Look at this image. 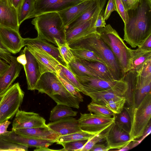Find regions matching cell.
Segmentation results:
<instances>
[{
	"label": "cell",
	"mask_w": 151,
	"mask_h": 151,
	"mask_svg": "<svg viewBox=\"0 0 151 151\" xmlns=\"http://www.w3.org/2000/svg\"><path fill=\"white\" fill-rule=\"evenodd\" d=\"M70 50L77 59L90 61H98L104 63L103 61L94 52L82 48H71Z\"/></svg>",
	"instance_id": "cell-34"
},
{
	"label": "cell",
	"mask_w": 151,
	"mask_h": 151,
	"mask_svg": "<svg viewBox=\"0 0 151 151\" xmlns=\"http://www.w3.org/2000/svg\"><path fill=\"white\" fill-rule=\"evenodd\" d=\"M97 77L108 81L114 80L105 64L98 61H90L76 58Z\"/></svg>",
	"instance_id": "cell-26"
},
{
	"label": "cell",
	"mask_w": 151,
	"mask_h": 151,
	"mask_svg": "<svg viewBox=\"0 0 151 151\" xmlns=\"http://www.w3.org/2000/svg\"><path fill=\"white\" fill-rule=\"evenodd\" d=\"M110 149L107 145L103 144H96L92 147L90 151H107Z\"/></svg>",
	"instance_id": "cell-49"
},
{
	"label": "cell",
	"mask_w": 151,
	"mask_h": 151,
	"mask_svg": "<svg viewBox=\"0 0 151 151\" xmlns=\"http://www.w3.org/2000/svg\"><path fill=\"white\" fill-rule=\"evenodd\" d=\"M99 0L88 10L73 19L65 27L66 31L79 26L90 19L93 15L98 8Z\"/></svg>",
	"instance_id": "cell-30"
},
{
	"label": "cell",
	"mask_w": 151,
	"mask_h": 151,
	"mask_svg": "<svg viewBox=\"0 0 151 151\" xmlns=\"http://www.w3.org/2000/svg\"><path fill=\"white\" fill-rule=\"evenodd\" d=\"M84 0H35L34 9L30 18L47 12H59Z\"/></svg>",
	"instance_id": "cell-12"
},
{
	"label": "cell",
	"mask_w": 151,
	"mask_h": 151,
	"mask_svg": "<svg viewBox=\"0 0 151 151\" xmlns=\"http://www.w3.org/2000/svg\"><path fill=\"white\" fill-rule=\"evenodd\" d=\"M105 140L110 149L119 150L133 141L128 133L119 127L114 122L112 125Z\"/></svg>",
	"instance_id": "cell-18"
},
{
	"label": "cell",
	"mask_w": 151,
	"mask_h": 151,
	"mask_svg": "<svg viewBox=\"0 0 151 151\" xmlns=\"http://www.w3.org/2000/svg\"><path fill=\"white\" fill-rule=\"evenodd\" d=\"M105 21L102 13L101 12L98 15L96 20L95 27L96 28L105 27L106 25Z\"/></svg>",
	"instance_id": "cell-48"
},
{
	"label": "cell",
	"mask_w": 151,
	"mask_h": 151,
	"mask_svg": "<svg viewBox=\"0 0 151 151\" xmlns=\"http://www.w3.org/2000/svg\"><path fill=\"white\" fill-rule=\"evenodd\" d=\"M97 31L114 55L124 73L130 70L131 49L126 46L117 31L109 24L97 28Z\"/></svg>",
	"instance_id": "cell-5"
},
{
	"label": "cell",
	"mask_w": 151,
	"mask_h": 151,
	"mask_svg": "<svg viewBox=\"0 0 151 151\" xmlns=\"http://www.w3.org/2000/svg\"><path fill=\"white\" fill-rule=\"evenodd\" d=\"M57 76L67 91L76 97L79 102H83V97L80 92L69 82L61 78L59 75H57Z\"/></svg>",
	"instance_id": "cell-42"
},
{
	"label": "cell",
	"mask_w": 151,
	"mask_h": 151,
	"mask_svg": "<svg viewBox=\"0 0 151 151\" xmlns=\"http://www.w3.org/2000/svg\"><path fill=\"white\" fill-rule=\"evenodd\" d=\"M126 8L128 10H129V6L127 0H121Z\"/></svg>",
	"instance_id": "cell-56"
},
{
	"label": "cell",
	"mask_w": 151,
	"mask_h": 151,
	"mask_svg": "<svg viewBox=\"0 0 151 151\" xmlns=\"http://www.w3.org/2000/svg\"><path fill=\"white\" fill-rule=\"evenodd\" d=\"M112 124L100 133L93 135L90 137L87 140L86 143L80 151H90L94 145L101 142L103 139L105 140Z\"/></svg>",
	"instance_id": "cell-37"
},
{
	"label": "cell",
	"mask_w": 151,
	"mask_h": 151,
	"mask_svg": "<svg viewBox=\"0 0 151 151\" xmlns=\"http://www.w3.org/2000/svg\"><path fill=\"white\" fill-rule=\"evenodd\" d=\"M140 49L151 51V34L138 47Z\"/></svg>",
	"instance_id": "cell-47"
},
{
	"label": "cell",
	"mask_w": 151,
	"mask_h": 151,
	"mask_svg": "<svg viewBox=\"0 0 151 151\" xmlns=\"http://www.w3.org/2000/svg\"><path fill=\"white\" fill-rule=\"evenodd\" d=\"M29 147L12 142L0 138V151H27Z\"/></svg>",
	"instance_id": "cell-40"
},
{
	"label": "cell",
	"mask_w": 151,
	"mask_h": 151,
	"mask_svg": "<svg viewBox=\"0 0 151 151\" xmlns=\"http://www.w3.org/2000/svg\"><path fill=\"white\" fill-rule=\"evenodd\" d=\"M10 65L0 58V76L8 69Z\"/></svg>",
	"instance_id": "cell-51"
},
{
	"label": "cell",
	"mask_w": 151,
	"mask_h": 151,
	"mask_svg": "<svg viewBox=\"0 0 151 151\" xmlns=\"http://www.w3.org/2000/svg\"><path fill=\"white\" fill-rule=\"evenodd\" d=\"M129 6V10L135 8L137 6L138 3L141 0H127Z\"/></svg>",
	"instance_id": "cell-53"
},
{
	"label": "cell",
	"mask_w": 151,
	"mask_h": 151,
	"mask_svg": "<svg viewBox=\"0 0 151 151\" xmlns=\"http://www.w3.org/2000/svg\"><path fill=\"white\" fill-rule=\"evenodd\" d=\"M116 11L117 12L123 20L124 24H126L128 19V10L125 7L121 0H114Z\"/></svg>",
	"instance_id": "cell-43"
},
{
	"label": "cell",
	"mask_w": 151,
	"mask_h": 151,
	"mask_svg": "<svg viewBox=\"0 0 151 151\" xmlns=\"http://www.w3.org/2000/svg\"><path fill=\"white\" fill-rule=\"evenodd\" d=\"M11 122L9 120L0 123V135H2L8 132L7 129Z\"/></svg>",
	"instance_id": "cell-50"
},
{
	"label": "cell",
	"mask_w": 151,
	"mask_h": 151,
	"mask_svg": "<svg viewBox=\"0 0 151 151\" xmlns=\"http://www.w3.org/2000/svg\"><path fill=\"white\" fill-rule=\"evenodd\" d=\"M35 90L45 93L57 104L78 109L79 102L65 88L55 73L47 72L42 74L38 80Z\"/></svg>",
	"instance_id": "cell-4"
},
{
	"label": "cell",
	"mask_w": 151,
	"mask_h": 151,
	"mask_svg": "<svg viewBox=\"0 0 151 151\" xmlns=\"http://www.w3.org/2000/svg\"><path fill=\"white\" fill-rule=\"evenodd\" d=\"M17 62L23 65H25L27 63V60L25 54L22 50L19 56L17 58Z\"/></svg>",
	"instance_id": "cell-52"
},
{
	"label": "cell",
	"mask_w": 151,
	"mask_h": 151,
	"mask_svg": "<svg viewBox=\"0 0 151 151\" xmlns=\"http://www.w3.org/2000/svg\"><path fill=\"white\" fill-rule=\"evenodd\" d=\"M47 125L50 129L60 136L82 131L78 120L72 116L65 117L56 121L52 122Z\"/></svg>",
	"instance_id": "cell-19"
},
{
	"label": "cell",
	"mask_w": 151,
	"mask_h": 151,
	"mask_svg": "<svg viewBox=\"0 0 151 151\" xmlns=\"http://www.w3.org/2000/svg\"><path fill=\"white\" fill-rule=\"evenodd\" d=\"M78 121L82 131L94 135L104 131L114 123L115 115L106 117L91 113H81Z\"/></svg>",
	"instance_id": "cell-9"
},
{
	"label": "cell",
	"mask_w": 151,
	"mask_h": 151,
	"mask_svg": "<svg viewBox=\"0 0 151 151\" xmlns=\"http://www.w3.org/2000/svg\"><path fill=\"white\" fill-rule=\"evenodd\" d=\"M0 138L14 143L36 148L43 147H48L55 143L52 141L24 136L17 133L13 130L5 134L0 135Z\"/></svg>",
	"instance_id": "cell-21"
},
{
	"label": "cell",
	"mask_w": 151,
	"mask_h": 151,
	"mask_svg": "<svg viewBox=\"0 0 151 151\" xmlns=\"http://www.w3.org/2000/svg\"><path fill=\"white\" fill-rule=\"evenodd\" d=\"M13 122L12 130L45 127V120L38 114L22 110L17 111Z\"/></svg>",
	"instance_id": "cell-13"
},
{
	"label": "cell",
	"mask_w": 151,
	"mask_h": 151,
	"mask_svg": "<svg viewBox=\"0 0 151 151\" xmlns=\"http://www.w3.org/2000/svg\"><path fill=\"white\" fill-rule=\"evenodd\" d=\"M69 45L71 48L84 49L93 52L106 66L114 80H123L125 73L97 31L87 35Z\"/></svg>",
	"instance_id": "cell-2"
},
{
	"label": "cell",
	"mask_w": 151,
	"mask_h": 151,
	"mask_svg": "<svg viewBox=\"0 0 151 151\" xmlns=\"http://www.w3.org/2000/svg\"><path fill=\"white\" fill-rule=\"evenodd\" d=\"M9 66L0 76V95L4 93L19 76L23 65L19 63L17 57L11 56Z\"/></svg>",
	"instance_id": "cell-20"
},
{
	"label": "cell",
	"mask_w": 151,
	"mask_h": 151,
	"mask_svg": "<svg viewBox=\"0 0 151 151\" xmlns=\"http://www.w3.org/2000/svg\"><path fill=\"white\" fill-rule=\"evenodd\" d=\"M56 45L64 61L67 65L73 61L76 58L72 53L69 45L67 43L62 44L56 40Z\"/></svg>",
	"instance_id": "cell-38"
},
{
	"label": "cell",
	"mask_w": 151,
	"mask_h": 151,
	"mask_svg": "<svg viewBox=\"0 0 151 151\" xmlns=\"http://www.w3.org/2000/svg\"><path fill=\"white\" fill-rule=\"evenodd\" d=\"M17 10L9 0H0V26L19 31Z\"/></svg>",
	"instance_id": "cell-17"
},
{
	"label": "cell",
	"mask_w": 151,
	"mask_h": 151,
	"mask_svg": "<svg viewBox=\"0 0 151 151\" xmlns=\"http://www.w3.org/2000/svg\"><path fill=\"white\" fill-rule=\"evenodd\" d=\"M24 41L25 46L30 45L40 48L52 55L62 65L67 67V65L62 57L57 47L37 37L35 38H24Z\"/></svg>",
	"instance_id": "cell-25"
},
{
	"label": "cell",
	"mask_w": 151,
	"mask_h": 151,
	"mask_svg": "<svg viewBox=\"0 0 151 151\" xmlns=\"http://www.w3.org/2000/svg\"><path fill=\"white\" fill-rule=\"evenodd\" d=\"M0 40L3 46L11 53L16 54L25 46L24 38L19 31L0 26Z\"/></svg>",
	"instance_id": "cell-15"
},
{
	"label": "cell",
	"mask_w": 151,
	"mask_h": 151,
	"mask_svg": "<svg viewBox=\"0 0 151 151\" xmlns=\"http://www.w3.org/2000/svg\"><path fill=\"white\" fill-rule=\"evenodd\" d=\"M88 110L91 113L106 117H112L115 115L106 106L95 103L93 101L87 106Z\"/></svg>",
	"instance_id": "cell-36"
},
{
	"label": "cell",
	"mask_w": 151,
	"mask_h": 151,
	"mask_svg": "<svg viewBox=\"0 0 151 151\" xmlns=\"http://www.w3.org/2000/svg\"><path fill=\"white\" fill-rule=\"evenodd\" d=\"M128 112L130 119L129 134L134 140L142 137L151 124V92L144 98L136 107H124Z\"/></svg>",
	"instance_id": "cell-6"
},
{
	"label": "cell",
	"mask_w": 151,
	"mask_h": 151,
	"mask_svg": "<svg viewBox=\"0 0 151 151\" xmlns=\"http://www.w3.org/2000/svg\"><path fill=\"white\" fill-rule=\"evenodd\" d=\"M128 14L124 40L135 48L151 34V0H141L135 8L128 10Z\"/></svg>",
	"instance_id": "cell-1"
},
{
	"label": "cell",
	"mask_w": 151,
	"mask_h": 151,
	"mask_svg": "<svg viewBox=\"0 0 151 151\" xmlns=\"http://www.w3.org/2000/svg\"><path fill=\"white\" fill-rule=\"evenodd\" d=\"M67 67L75 76L97 77L76 58L75 60L68 64Z\"/></svg>",
	"instance_id": "cell-32"
},
{
	"label": "cell",
	"mask_w": 151,
	"mask_h": 151,
	"mask_svg": "<svg viewBox=\"0 0 151 151\" xmlns=\"http://www.w3.org/2000/svg\"><path fill=\"white\" fill-rule=\"evenodd\" d=\"M75 76L83 85V93L85 95L90 92L107 90L127 85V82L124 80L110 81L97 77Z\"/></svg>",
	"instance_id": "cell-11"
},
{
	"label": "cell",
	"mask_w": 151,
	"mask_h": 151,
	"mask_svg": "<svg viewBox=\"0 0 151 151\" xmlns=\"http://www.w3.org/2000/svg\"><path fill=\"white\" fill-rule=\"evenodd\" d=\"M106 0H99L98 8L93 16L84 23L66 31V43L68 45L89 34L97 31L95 24L97 17L104 7Z\"/></svg>",
	"instance_id": "cell-10"
},
{
	"label": "cell",
	"mask_w": 151,
	"mask_h": 151,
	"mask_svg": "<svg viewBox=\"0 0 151 151\" xmlns=\"http://www.w3.org/2000/svg\"><path fill=\"white\" fill-rule=\"evenodd\" d=\"M98 0H84L68 8L58 12L66 27L74 19L88 10Z\"/></svg>",
	"instance_id": "cell-24"
},
{
	"label": "cell",
	"mask_w": 151,
	"mask_h": 151,
	"mask_svg": "<svg viewBox=\"0 0 151 151\" xmlns=\"http://www.w3.org/2000/svg\"><path fill=\"white\" fill-rule=\"evenodd\" d=\"M4 93H5L2 94L0 95V102L1 101L2 99V98L4 96Z\"/></svg>",
	"instance_id": "cell-57"
},
{
	"label": "cell",
	"mask_w": 151,
	"mask_h": 151,
	"mask_svg": "<svg viewBox=\"0 0 151 151\" xmlns=\"http://www.w3.org/2000/svg\"><path fill=\"white\" fill-rule=\"evenodd\" d=\"M24 92L17 82L5 92L0 102V123L12 118L21 105Z\"/></svg>",
	"instance_id": "cell-8"
},
{
	"label": "cell",
	"mask_w": 151,
	"mask_h": 151,
	"mask_svg": "<svg viewBox=\"0 0 151 151\" xmlns=\"http://www.w3.org/2000/svg\"><path fill=\"white\" fill-rule=\"evenodd\" d=\"M35 0H23L17 9L18 19L20 25L25 20L30 19L34 9Z\"/></svg>",
	"instance_id": "cell-29"
},
{
	"label": "cell",
	"mask_w": 151,
	"mask_h": 151,
	"mask_svg": "<svg viewBox=\"0 0 151 151\" xmlns=\"http://www.w3.org/2000/svg\"><path fill=\"white\" fill-rule=\"evenodd\" d=\"M87 141V140H80L60 143L59 144L62 145L63 147V148L58 150V151H80Z\"/></svg>",
	"instance_id": "cell-41"
},
{
	"label": "cell",
	"mask_w": 151,
	"mask_h": 151,
	"mask_svg": "<svg viewBox=\"0 0 151 151\" xmlns=\"http://www.w3.org/2000/svg\"><path fill=\"white\" fill-rule=\"evenodd\" d=\"M114 123L129 134L131 128L130 119L128 112L124 108L121 113L115 114Z\"/></svg>",
	"instance_id": "cell-35"
},
{
	"label": "cell",
	"mask_w": 151,
	"mask_h": 151,
	"mask_svg": "<svg viewBox=\"0 0 151 151\" xmlns=\"http://www.w3.org/2000/svg\"><path fill=\"white\" fill-rule=\"evenodd\" d=\"M124 80L127 83L125 97L130 106L136 107L145 97L151 92V76L143 77L137 72L129 70L125 74Z\"/></svg>",
	"instance_id": "cell-7"
},
{
	"label": "cell",
	"mask_w": 151,
	"mask_h": 151,
	"mask_svg": "<svg viewBox=\"0 0 151 151\" xmlns=\"http://www.w3.org/2000/svg\"><path fill=\"white\" fill-rule=\"evenodd\" d=\"M22 51L25 54L27 60V64L23 67L26 76L27 89L31 91L34 90L42 74L37 60L27 46Z\"/></svg>",
	"instance_id": "cell-16"
},
{
	"label": "cell",
	"mask_w": 151,
	"mask_h": 151,
	"mask_svg": "<svg viewBox=\"0 0 151 151\" xmlns=\"http://www.w3.org/2000/svg\"><path fill=\"white\" fill-rule=\"evenodd\" d=\"M126 101V98L124 97L121 98L110 100L105 103V105L114 113L118 114L123 111Z\"/></svg>",
	"instance_id": "cell-39"
},
{
	"label": "cell",
	"mask_w": 151,
	"mask_h": 151,
	"mask_svg": "<svg viewBox=\"0 0 151 151\" xmlns=\"http://www.w3.org/2000/svg\"><path fill=\"white\" fill-rule=\"evenodd\" d=\"M17 133L24 136L41 140L57 142L59 135L47 126L38 128L16 129Z\"/></svg>",
	"instance_id": "cell-22"
},
{
	"label": "cell",
	"mask_w": 151,
	"mask_h": 151,
	"mask_svg": "<svg viewBox=\"0 0 151 151\" xmlns=\"http://www.w3.org/2000/svg\"><path fill=\"white\" fill-rule=\"evenodd\" d=\"M11 53L2 44L0 40V58L5 61L9 65L11 62Z\"/></svg>",
	"instance_id": "cell-46"
},
{
	"label": "cell",
	"mask_w": 151,
	"mask_h": 151,
	"mask_svg": "<svg viewBox=\"0 0 151 151\" xmlns=\"http://www.w3.org/2000/svg\"><path fill=\"white\" fill-rule=\"evenodd\" d=\"M128 89L127 86L107 90L87 93L92 101L97 103L105 105V103L113 99H120L124 97Z\"/></svg>",
	"instance_id": "cell-23"
},
{
	"label": "cell",
	"mask_w": 151,
	"mask_h": 151,
	"mask_svg": "<svg viewBox=\"0 0 151 151\" xmlns=\"http://www.w3.org/2000/svg\"><path fill=\"white\" fill-rule=\"evenodd\" d=\"M138 74L143 77L151 76V59L148 60L144 64Z\"/></svg>",
	"instance_id": "cell-44"
},
{
	"label": "cell",
	"mask_w": 151,
	"mask_h": 151,
	"mask_svg": "<svg viewBox=\"0 0 151 151\" xmlns=\"http://www.w3.org/2000/svg\"><path fill=\"white\" fill-rule=\"evenodd\" d=\"M12 4L17 9L23 0H9Z\"/></svg>",
	"instance_id": "cell-54"
},
{
	"label": "cell",
	"mask_w": 151,
	"mask_h": 151,
	"mask_svg": "<svg viewBox=\"0 0 151 151\" xmlns=\"http://www.w3.org/2000/svg\"><path fill=\"white\" fill-rule=\"evenodd\" d=\"M130 62L131 70L138 73L148 60L151 59V51L143 50L138 48L132 50Z\"/></svg>",
	"instance_id": "cell-27"
},
{
	"label": "cell",
	"mask_w": 151,
	"mask_h": 151,
	"mask_svg": "<svg viewBox=\"0 0 151 151\" xmlns=\"http://www.w3.org/2000/svg\"><path fill=\"white\" fill-rule=\"evenodd\" d=\"M58 75L73 85L80 92L83 93V85L67 67L60 65V70Z\"/></svg>",
	"instance_id": "cell-31"
},
{
	"label": "cell",
	"mask_w": 151,
	"mask_h": 151,
	"mask_svg": "<svg viewBox=\"0 0 151 151\" xmlns=\"http://www.w3.org/2000/svg\"><path fill=\"white\" fill-rule=\"evenodd\" d=\"M77 113V111L73 110L70 107L57 104L50 111L49 120L54 122L65 117L75 116Z\"/></svg>",
	"instance_id": "cell-28"
},
{
	"label": "cell",
	"mask_w": 151,
	"mask_h": 151,
	"mask_svg": "<svg viewBox=\"0 0 151 151\" xmlns=\"http://www.w3.org/2000/svg\"><path fill=\"white\" fill-rule=\"evenodd\" d=\"M37 32V37L56 45L55 40L66 43V28L58 12L39 15L32 21Z\"/></svg>",
	"instance_id": "cell-3"
},
{
	"label": "cell",
	"mask_w": 151,
	"mask_h": 151,
	"mask_svg": "<svg viewBox=\"0 0 151 151\" xmlns=\"http://www.w3.org/2000/svg\"><path fill=\"white\" fill-rule=\"evenodd\" d=\"M34 151H58V150H55L50 149L48 147H36Z\"/></svg>",
	"instance_id": "cell-55"
},
{
	"label": "cell",
	"mask_w": 151,
	"mask_h": 151,
	"mask_svg": "<svg viewBox=\"0 0 151 151\" xmlns=\"http://www.w3.org/2000/svg\"><path fill=\"white\" fill-rule=\"evenodd\" d=\"M93 135L82 131L67 135L59 136L56 143L57 144H59L61 143L80 140H87Z\"/></svg>",
	"instance_id": "cell-33"
},
{
	"label": "cell",
	"mask_w": 151,
	"mask_h": 151,
	"mask_svg": "<svg viewBox=\"0 0 151 151\" xmlns=\"http://www.w3.org/2000/svg\"><path fill=\"white\" fill-rule=\"evenodd\" d=\"M27 46L37 60L41 74L47 72L59 74L61 64L57 59L40 48L30 45Z\"/></svg>",
	"instance_id": "cell-14"
},
{
	"label": "cell",
	"mask_w": 151,
	"mask_h": 151,
	"mask_svg": "<svg viewBox=\"0 0 151 151\" xmlns=\"http://www.w3.org/2000/svg\"><path fill=\"white\" fill-rule=\"evenodd\" d=\"M116 10L114 0H109L103 15L104 20L105 21L107 20L109 18L111 13Z\"/></svg>",
	"instance_id": "cell-45"
}]
</instances>
